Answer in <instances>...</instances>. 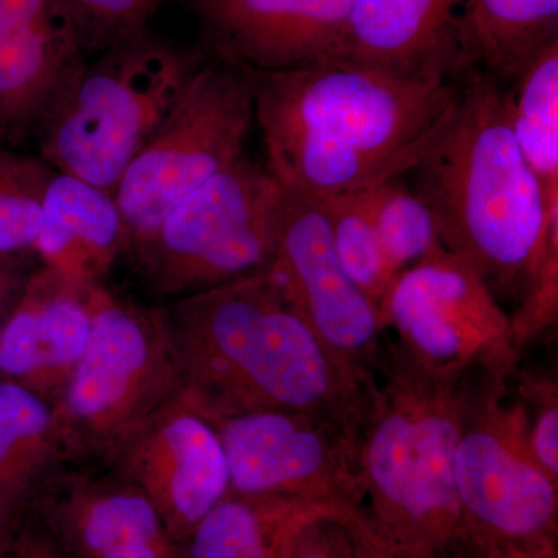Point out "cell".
<instances>
[{
  "label": "cell",
  "instance_id": "6da1fadb",
  "mask_svg": "<svg viewBox=\"0 0 558 558\" xmlns=\"http://www.w3.org/2000/svg\"><path fill=\"white\" fill-rule=\"evenodd\" d=\"M266 170L282 189L332 196L413 171L462 83L348 58L252 72Z\"/></svg>",
  "mask_w": 558,
  "mask_h": 558
},
{
  "label": "cell",
  "instance_id": "7a4b0ae2",
  "mask_svg": "<svg viewBox=\"0 0 558 558\" xmlns=\"http://www.w3.org/2000/svg\"><path fill=\"white\" fill-rule=\"evenodd\" d=\"M163 311L182 396L204 416L300 411L362 432L376 391L323 347L271 267Z\"/></svg>",
  "mask_w": 558,
  "mask_h": 558
},
{
  "label": "cell",
  "instance_id": "3957f363",
  "mask_svg": "<svg viewBox=\"0 0 558 558\" xmlns=\"http://www.w3.org/2000/svg\"><path fill=\"white\" fill-rule=\"evenodd\" d=\"M413 171L444 247L468 260L498 300L519 301L558 202H546L517 143L509 87L465 75L449 119Z\"/></svg>",
  "mask_w": 558,
  "mask_h": 558
},
{
  "label": "cell",
  "instance_id": "277c9868",
  "mask_svg": "<svg viewBox=\"0 0 558 558\" xmlns=\"http://www.w3.org/2000/svg\"><path fill=\"white\" fill-rule=\"evenodd\" d=\"M472 374L432 376L396 344L385 349L359 438L363 519L374 558H478L453 475Z\"/></svg>",
  "mask_w": 558,
  "mask_h": 558
},
{
  "label": "cell",
  "instance_id": "5b68a950",
  "mask_svg": "<svg viewBox=\"0 0 558 558\" xmlns=\"http://www.w3.org/2000/svg\"><path fill=\"white\" fill-rule=\"evenodd\" d=\"M204 57L148 31L87 58L39 131L38 156L116 193Z\"/></svg>",
  "mask_w": 558,
  "mask_h": 558
},
{
  "label": "cell",
  "instance_id": "8992f818",
  "mask_svg": "<svg viewBox=\"0 0 558 558\" xmlns=\"http://www.w3.org/2000/svg\"><path fill=\"white\" fill-rule=\"evenodd\" d=\"M512 373L470 377L453 457L458 501L478 558H558V480L532 451Z\"/></svg>",
  "mask_w": 558,
  "mask_h": 558
},
{
  "label": "cell",
  "instance_id": "52a82bcc",
  "mask_svg": "<svg viewBox=\"0 0 558 558\" xmlns=\"http://www.w3.org/2000/svg\"><path fill=\"white\" fill-rule=\"evenodd\" d=\"M180 392L165 311L113 299L98 286L89 341L53 403L62 459H109Z\"/></svg>",
  "mask_w": 558,
  "mask_h": 558
},
{
  "label": "cell",
  "instance_id": "ba28073f",
  "mask_svg": "<svg viewBox=\"0 0 558 558\" xmlns=\"http://www.w3.org/2000/svg\"><path fill=\"white\" fill-rule=\"evenodd\" d=\"M279 191L266 167L242 156L128 252L148 288L174 300L270 269Z\"/></svg>",
  "mask_w": 558,
  "mask_h": 558
},
{
  "label": "cell",
  "instance_id": "9c48e42d",
  "mask_svg": "<svg viewBox=\"0 0 558 558\" xmlns=\"http://www.w3.org/2000/svg\"><path fill=\"white\" fill-rule=\"evenodd\" d=\"M253 123L252 70L205 51L170 116L113 193L130 247L149 236L180 201L245 156Z\"/></svg>",
  "mask_w": 558,
  "mask_h": 558
},
{
  "label": "cell",
  "instance_id": "30bf717a",
  "mask_svg": "<svg viewBox=\"0 0 558 558\" xmlns=\"http://www.w3.org/2000/svg\"><path fill=\"white\" fill-rule=\"evenodd\" d=\"M379 315L400 352L432 376L509 374L520 365L510 315L478 271L449 248L400 270Z\"/></svg>",
  "mask_w": 558,
  "mask_h": 558
},
{
  "label": "cell",
  "instance_id": "8fae6325",
  "mask_svg": "<svg viewBox=\"0 0 558 558\" xmlns=\"http://www.w3.org/2000/svg\"><path fill=\"white\" fill-rule=\"evenodd\" d=\"M208 418L226 451L230 492L330 506L366 535L360 435L300 411H250Z\"/></svg>",
  "mask_w": 558,
  "mask_h": 558
},
{
  "label": "cell",
  "instance_id": "7c38bea8",
  "mask_svg": "<svg viewBox=\"0 0 558 558\" xmlns=\"http://www.w3.org/2000/svg\"><path fill=\"white\" fill-rule=\"evenodd\" d=\"M271 269L341 368L363 388L376 391L387 332L376 304L341 266L328 216L314 196L281 186Z\"/></svg>",
  "mask_w": 558,
  "mask_h": 558
},
{
  "label": "cell",
  "instance_id": "4fadbf2b",
  "mask_svg": "<svg viewBox=\"0 0 558 558\" xmlns=\"http://www.w3.org/2000/svg\"><path fill=\"white\" fill-rule=\"evenodd\" d=\"M109 459L116 472L148 497L180 546L230 494L218 429L182 392L143 422Z\"/></svg>",
  "mask_w": 558,
  "mask_h": 558
},
{
  "label": "cell",
  "instance_id": "5bb4252c",
  "mask_svg": "<svg viewBox=\"0 0 558 558\" xmlns=\"http://www.w3.org/2000/svg\"><path fill=\"white\" fill-rule=\"evenodd\" d=\"M205 51L281 72L344 58L351 0H191Z\"/></svg>",
  "mask_w": 558,
  "mask_h": 558
},
{
  "label": "cell",
  "instance_id": "9a60e30c",
  "mask_svg": "<svg viewBox=\"0 0 558 558\" xmlns=\"http://www.w3.org/2000/svg\"><path fill=\"white\" fill-rule=\"evenodd\" d=\"M86 60L62 0H0V143L36 140Z\"/></svg>",
  "mask_w": 558,
  "mask_h": 558
},
{
  "label": "cell",
  "instance_id": "2e32d148",
  "mask_svg": "<svg viewBox=\"0 0 558 558\" xmlns=\"http://www.w3.org/2000/svg\"><path fill=\"white\" fill-rule=\"evenodd\" d=\"M98 286L40 264L0 336V373L58 398L89 341Z\"/></svg>",
  "mask_w": 558,
  "mask_h": 558
},
{
  "label": "cell",
  "instance_id": "e0dca14e",
  "mask_svg": "<svg viewBox=\"0 0 558 558\" xmlns=\"http://www.w3.org/2000/svg\"><path fill=\"white\" fill-rule=\"evenodd\" d=\"M44 531L68 558H102L135 543L172 539L148 497L112 475L46 481Z\"/></svg>",
  "mask_w": 558,
  "mask_h": 558
},
{
  "label": "cell",
  "instance_id": "ac0fdd59",
  "mask_svg": "<svg viewBox=\"0 0 558 558\" xmlns=\"http://www.w3.org/2000/svg\"><path fill=\"white\" fill-rule=\"evenodd\" d=\"M465 0H351L344 58L376 68L457 78Z\"/></svg>",
  "mask_w": 558,
  "mask_h": 558
},
{
  "label": "cell",
  "instance_id": "d6986e66",
  "mask_svg": "<svg viewBox=\"0 0 558 558\" xmlns=\"http://www.w3.org/2000/svg\"><path fill=\"white\" fill-rule=\"evenodd\" d=\"M130 248L116 196L68 172L53 171L33 253L40 264L98 284L110 264Z\"/></svg>",
  "mask_w": 558,
  "mask_h": 558
},
{
  "label": "cell",
  "instance_id": "ffe728a7",
  "mask_svg": "<svg viewBox=\"0 0 558 558\" xmlns=\"http://www.w3.org/2000/svg\"><path fill=\"white\" fill-rule=\"evenodd\" d=\"M325 517H340L362 532L330 506L230 492L191 531L183 558H286L301 532Z\"/></svg>",
  "mask_w": 558,
  "mask_h": 558
},
{
  "label": "cell",
  "instance_id": "44dd1931",
  "mask_svg": "<svg viewBox=\"0 0 558 558\" xmlns=\"http://www.w3.org/2000/svg\"><path fill=\"white\" fill-rule=\"evenodd\" d=\"M457 43L459 75L513 81L558 43V0H465Z\"/></svg>",
  "mask_w": 558,
  "mask_h": 558
},
{
  "label": "cell",
  "instance_id": "7402d4cb",
  "mask_svg": "<svg viewBox=\"0 0 558 558\" xmlns=\"http://www.w3.org/2000/svg\"><path fill=\"white\" fill-rule=\"evenodd\" d=\"M61 459L53 405L17 381L0 380V519L38 492Z\"/></svg>",
  "mask_w": 558,
  "mask_h": 558
},
{
  "label": "cell",
  "instance_id": "603a6c76",
  "mask_svg": "<svg viewBox=\"0 0 558 558\" xmlns=\"http://www.w3.org/2000/svg\"><path fill=\"white\" fill-rule=\"evenodd\" d=\"M510 126L546 202H558V43L512 81Z\"/></svg>",
  "mask_w": 558,
  "mask_h": 558
},
{
  "label": "cell",
  "instance_id": "cb8c5ba5",
  "mask_svg": "<svg viewBox=\"0 0 558 558\" xmlns=\"http://www.w3.org/2000/svg\"><path fill=\"white\" fill-rule=\"evenodd\" d=\"M354 193L368 211L396 274L444 247L432 209L399 178Z\"/></svg>",
  "mask_w": 558,
  "mask_h": 558
},
{
  "label": "cell",
  "instance_id": "d4e9b609",
  "mask_svg": "<svg viewBox=\"0 0 558 558\" xmlns=\"http://www.w3.org/2000/svg\"><path fill=\"white\" fill-rule=\"evenodd\" d=\"M53 171L39 156L0 143V255L33 253Z\"/></svg>",
  "mask_w": 558,
  "mask_h": 558
},
{
  "label": "cell",
  "instance_id": "484cf974",
  "mask_svg": "<svg viewBox=\"0 0 558 558\" xmlns=\"http://www.w3.org/2000/svg\"><path fill=\"white\" fill-rule=\"evenodd\" d=\"M325 208L333 245L349 278L379 310L396 270L357 193L314 196Z\"/></svg>",
  "mask_w": 558,
  "mask_h": 558
},
{
  "label": "cell",
  "instance_id": "4316f807",
  "mask_svg": "<svg viewBox=\"0 0 558 558\" xmlns=\"http://www.w3.org/2000/svg\"><path fill=\"white\" fill-rule=\"evenodd\" d=\"M513 340L523 352L557 328L558 323V211L550 216L542 244L531 270L517 310L510 315Z\"/></svg>",
  "mask_w": 558,
  "mask_h": 558
},
{
  "label": "cell",
  "instance_id": "83f0119b",
  "mask_svg": "<svg viewBox=\"0 0 558 558\" xmlns=\"http://www.w3.org/2000/svg\"><path fill=\"white\" fill-rule=\"evenodd\" d=\"M170 0H62L90 58L148 32L149 21Z\"/></svg>",
  "mask_w": 558,
  "mask_h": 558
},
{
  "label": "cell",
  "instance_id": "f1b7e54d",
  "mask_svg": "<svg viewBox=\"0 0 558 558\" xmlns=\"http://www.w3.org/2000/svg\"><path fill=\"white\" fill-rule=\"evenodd\" d=\"M512 387L526 411L529 440L542 468L558 480V385L539 371L512 373Z\"/></svg>",
  "mask_w": 558,
  "mask_h": 558
},
{
  "label": "cell",
  "instance_id": "f546056e",
  "mask_svg": "<svg viewBox=\"0 0 558 558\" xmlns=\"http://www.w3.org/2000/svg\"><path fill=\"white\" fill-rule=\"evenodd\" d=\"M286 558H373L359 529L340 517H325L301 532Z\"/></svg>",
  "mask_w": 558,
  "mask_h": 558
},
{
  "label": "cell",
  "instance_id": "4dcf8cb0",
  "mask_svg": "<svg viewBox=\"0 0 558 558\" xmlns=\"http://www.w3.org/2000/svg\"><path fill=\"white\" fill-rule=\"evenodd\" d=\"M32 256L36 255H0V336L40 266V260L35 263Z\"/></svg>",
  "mask_w": 558,
  "mask_h": 558
},
{
  "label": "cell",
  "instance_id": "1f68e13d",
  "mask_svg": "<svg viewBox=\"0 0 558 558\" xmlns=\"http://www.w3.org/2000/svg\"><path fill=\"white\" fill-rule=\"evenodd\" d=\"M2 558H68L44 531L22 532Z\"/></svg>",
  "mask_w": 558,
  "mask_h": 558
},
{
  "label": "cell",
  "instance_id": "d6a6232c",
  "mask_svg": "<svg viewBox=\"0 0 558 558\" xmlns=\"http://www.w3.org/2000/svg\"><path fill=\"white\" fill-rule=\"evenodd\" d=\"M0 521H2V519H0Z\"/></svg>",
  "mask_w": 558,
  "mask_h": 558
}]
</instances>
